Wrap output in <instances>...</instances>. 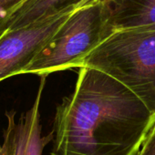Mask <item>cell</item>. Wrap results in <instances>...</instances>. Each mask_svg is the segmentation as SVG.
<instances>
[{
  "label": "cell",
  "instance_id": "10",
  "mask_svg": "<svg viewBox=\"0 0 155 155\" xmlns=\"http://www.w3.org/2000/svg\"><path fill=\"white\" fill-rule=\"evenodd\" d=\"M0 155H8L1 141H0Z\"/></svg>",
  "mask_w": 155,
  "mask_h": 155
},
{
  "label": "cell",
  "instance_id": "6",
  "mask_svg": "<svg viewBox=\"0 0 155 155\" xmlns=\"http://www.w3.org/2000/svg\"><path fill=\"white\" fill-rule=\"evenodd\" d=\"M109 25L116 30H155V0H108Z\"/></svg>",
  "mask_w": 155,
  "mask_h": 155
},
{
  "label": "cell",
  "instance_id": "2",
  "mask_svg": "<svg viewBox=\"0 0 155 155\" xmlns=\"http://www.w3.org/2000/svg\"><path fill=\"white\" fill-rule=\"evenodd\" d=\"M83 66L118 81L155 114V30L113 31L86 57Z\"/></svg>",
  "mask_w": 155,
  "mask_h": 155
},
{
  "label": "cell",
  "instance_id": "5",
  "mask_svg": "<svg viewBox=\"0 0 155 155\" xmlns=\"http://www.w3.org/2000/svg\"><path fill=\"white\" fill-rule=\"evenodd\" d=\"M48 76H40V82L36 99L29 110L16 120L17 112L10 110L6 112L7 126L3 130V146L8 155H42L45 146L52 140L51 131L42 136L40 123V103Z\"/></svg>",
  "mask_w": 155,
  "mask_h": 155
},
{
  "label": "cell",
  "instance_id": "11",
  "mask_svg": "<svg viewBox=\"0 0 155 155\" xmlns=\"http://www.w3.org/2000/svg\"><path fill=\"white\" fill-rule=\"evenodd\" d=\"M153 131H155V120H154V124H153V127H152L151 130L150 131V133H151V132H153ZM150 133H149V134H150Z\"/></svg>",
  "mask_w": 155,
  "mask_h": 155
},
{
  "label": "cell",
  "instance_id": "7",
  "mask_svg": "<svg viewBox=\"0 0 155 155\" xmlns=\"http://www.w3.org/2000/svg\"><path fill=\"white\" fill-rule=\"evenodd\" d=\"M97 2L101 0H27L4 22L0 35L7 30L22 28L55 15L73 12Z\"/></svg>",
  "mask_w": 155,
  "mask_h": 155
},
{
  "label": "cell",
  "instance_id": "1",
  "mask_svg": "<svg viewBox=\"0 0 155 155\" xmlns=\"http://www.w3.org/2000/svg\"><path fill=\"white\" fill-rule=\"evenodd\" d=\"M155 114L127 87L90 67L57 106L51 155H136Z\"/></svg>",
  "mask_w": 155,
  "mask_h": 155
},
{
  "label": "cell",
  "instance_id": "12",
  "mask_svg": "<svg viewBox=\"0 0 155 155\" xmlns=\"http://www.w3.org/2000/svg\"><path fill=\"white\" fill-rule=\"evenodd\" d=\"M106 1H108V0H101V2H106Z\"/></svg>",
  "mask_w": 155,
  "mask_h": 155
},
{
  "label": "cell",
  "instance_id": "4",
  "mask_svg": "<svg viewBox=\"0 0 155 155\" xmlns=\"http://www.w3.org/2000/svg\"><path fill=\"white\" fill-rule=\"evenodd\" d=\"M73 12L48 17L0 35V82L22 74Z\"/></svg>",
  "mask_w": 155,
  "mask_h": 155
},
{
  "label": "cell",
  "instance_id": "3",
  "mask_svg": "<svg viewBox=\"0 0 155 155\" xmlns=\"http://www.w3.org/2000/svg\"><path fill=\"white\" fill-rule=\"evenodd\" d=\"M112 32L103 2L78 9L69 15L22 74L40 77L80 68L86 57Z\"/></svg>",
  "mask_w": 155,
  "mask_h": 155
},
{
  "label": "cell",
  "instance_id": "9",
  "mask_svg": "<svg viewBox=\"0 0 155 155\" xmlns=\"http://www.w3.org/2000/svg\"><path fill=\"white\" fill-rule=\"evenodd\" d=\"M136 155H155V131L147 136Z\"/></svg>",
  "mask_w": 155,
  "mask_h": 155
},
{
  "label": "cell",
  "instance_id": "8",
  "mask_svg": "<svg viewBox=\"0 0 155 155\" xmlns=\"http://www.w3.org/2000/svg\"><path fill=\"white\" fill-rule=\"evenodd\" d=\"M27 0H0V28L8 17Z\"/></svg>",
  "mask_w": 155,
  "mask_h": 155
}]
</instances>
